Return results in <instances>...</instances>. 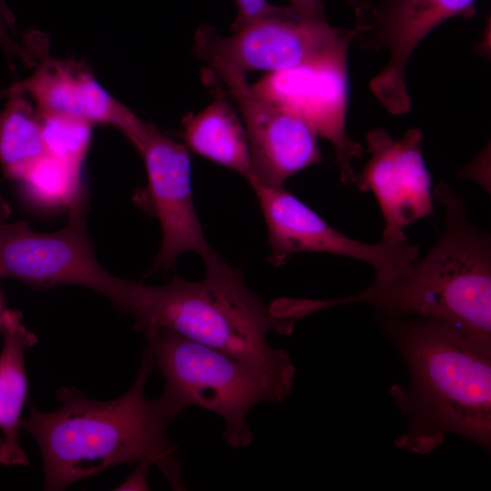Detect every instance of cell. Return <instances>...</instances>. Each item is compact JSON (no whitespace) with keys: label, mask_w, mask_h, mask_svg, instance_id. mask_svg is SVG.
I'll return each instance as SVG.
<instances>
[{"label":"cell","mask_w":491,"mask_h":491,"mask_svg":"<svg viewBox=\"0 0 491 491\" xmlns=\"http://www.w3.org/2000/svg\"><path fill=\"white\" fill-rule=\"evenodd\" d=\"M155 368L148 346L130 389L110 401L89 399L76 388L56 391L62 406L53 412L30 413L20 426L37 442L44 462L45 489L62 490L71 484L123 463L156 466L175 490H184L181 464L166 429L185 408L165 386L148 400L146 382Z\"/></svg>","instance_id":"obj_1"},{"label":"cell","mask_w":491,"mask_h":491,"mask_svg":"<svg viewBox=\"0 0 491 491\" xmlns=\"http://www.w3.org/2000/svg\"><path fill=\"white\" fill-rule=\"evenodd\" d=\"M383 329L409 374L390 389L408 422L395 444L424 455L455 434L490 450L491 346L435 319L384 318Z\"/></svg>","instance_id":"obj_2"},{"label":"cell","mask_w":491,"mask_h":491,"mask_svg":"<svg viewBox=\"0 0 491 491\" xmlns=\"http://www.w3.org/2000/svg\"><path fill=\"white\" fill-rule=\"evenodd\" d=\"M128 314L136 329L165 328L219 350L293 388L296 367L283 349L270 346V331L289 335L296 320L279 304L267 307L244 276L223 259L201 281L179 276L164 286L135 282Z\"/></svg>","instance_id":"obj_3"},{"label":"cell","mask_w":491,"mask_h":491,"mask_svg":"<svg viewBox=\"0 0 491 491\" xmlns=\"http://www.w3.org/2000/svg\"><path fill=\"white\" fill-rule=\"evenodd\" d=\"M432 195L446 208L444 230L409 272L354 296L314 300L315 310L366 303L384 318L443 321L491 346L490 235L468 220L463 198L448 185L440 183Z\"/></svg>","instance_id":"obj_4"},{"label":"cell","mask_w":491,"mask_h":491,"mask_svg":"<svg viewBox=\"0 0 491 491\" xmlns=\"http://www.w3.org/2000/svg\"><path fill=\"white\" fill-rule=\"evenodd\" d=\"M143 333L165 386L185 408L195 406L220 416L223 437L234 448L253 440L247 422L251 408L263 402L279 404L291 393L259 369L174 331L155 328Z\"/></svg>","instance_id":"obj_5"},{"label":"cell","mask_w":491,"mask_h":491,"mask_svg":"<svg viewBox=\"0 0 491 491\" xmlns=\"http://www.w3.org/2000/svg\"><path fill=\"white\" fill-rule=\"evenodd\" d=\"M354 31L330 25L326 20L306 16L289 6L274 5L262 17L221 35L201 25L195 35L196 55L213 76L292 70L348 51Z\"/></svg>","instance_id":"obj_6"},{"label":"cell","mask_w":491,"mask_h":491,"mask_svg":"<svg viewBox=\"0 0 491 491\" xmlns=\"http://www.w3.org/2000/svg\"><path fill=\"white\" fill-rule=\"evenodd\" d=\"M86 205L85 198L69 208L67 225L53 233H37L22 221L5 223L0 228V277L41 288L86 286L127 313L135 281L115 276L98 264L86 230Z\"/></svg>","instance_id":"obj_7"},{"label":"cell","mask_w":491,"mask_h":491,"mask_svg":"<svg viewBox=\"0 0 491 491\" xmlns=\"http://www.w3.org/2000/svg\"><path fill=\"white\" fill-rule=\"evenodd\" d=\"M264 215L270 247L269 262L283 265L291 255L320 252L366 262L376 271L374 284H387L410 271L419 249L406 236L366 244L345 235L285 186L249 183Z\"/></svg>","instance_id":"obj_8"},{"label":"cell","mask_w":491,"mask_h":491,"mask_svg":"<svg viewBox=\"0 0 491 491\" xmlns=\"http://www.w3.org/2000/svg\"><path fill=\"white\" fill-rule=\"evenodd\" d=\"M476 0H366L354 8V38L369 51H388L383 69L370 81V89L393 115L406 114L411 98L406 84L409 59L423 39L455 16L476 12Z\"/></svg>","instance_id":"obj_9"},{"label":"cell","mask_w":491,"mask_h":491,"mask_svg":"<svg viewBox=\"0 0 491 491\" xmlns=\"http://www.w3.org/2000/svg\"><path fill=\"white\" fill-rule=\"evenodd\" d=\"M133 145L144 160L151 204L162 226V245L153 269L172 267L185 252L200 256L206 266L219 260L194 205L188 148L150 123Z\"/></svg>","instance_id":"obj_10"},{"label":"cell","mask_w":491,"mask_h":491,"mask_svg":"<svg viewBox=\"0 0 491 491\" xmlns=\"http://www.w3.org/2000/svg\"><path fill=\"white\" fill-rule=\"evenodd\" d=\"M347 51L324 61L271 73L255 85L257 95L296 113L334 146L340 179L356 182L353 160L361 157L362 145L346 131L348 101Z\"/></svg>","instance_id":"obj_11"},{"label":"cell","mask_w":491,"mask_h":491,"mask_svg":"<svg viewBox=\"0 0 491 491\" xmlns=\"http://www.w3.org/2000/svg\"><path fill=\"white\" fill-rule=\"evenodd\" d=\"M423 134L411 128L400 140L376 127L366 134L370 158L356 183L372 192L381 209L382 239L406 235L404 229L434 212L431 175L422 152Z\"/></svg>","instance_id":"obj_12"},{"label":"cell","mask_w":491,"mask_h":491,"mask_svg":"<svg viewBox=\"0 0 491 491\" xmlns=\"http://www.w3.org/2000/svg\"><path fill=\"white\" fill-rule=\"evenodd\" d=\"M235 99L246 132L253 176L282 187L297 172L322 160L317 135L299 115L257 95L244 75L218 78Z\"/></svg>","instance_id":"obj_13"},{"label":"cell","mask_w":491,"mask_h":491,"mask_svg":"<svg viewBox=\"0 0 491 491\" xmlns=\"http://www.w3.org/2000/svg\"><path fill=\"white\" fill-rule=\"evenodd\" d=\"M29 94L37 111L119 128L133 139L145 122L110 95L89 70L74 62L46 59L7 94Z\"/></svg>","instance_id":"obj_14"},{"label":"cell","mask_w":491,"mask_h":491,"mask_svg":"<svg viewBox=\"0 0 491 491\" xmlns=\"http://www.w3.org/2000/svg\"><path fill=\"white\" fill-rule=\"evenodd\" d=\"M4 338L0 354V463L27 465L18 440L19 416L26 396L25 352L37 339L21 321L17 311L6 310L0 318Z\"/></svg>","instance_id":"obj_15"},{"label":"cell","mask_w":491,"mask_h":491,"mask_svg":"<svg viewBox=\"0 0 491 491\" xmlns=\"http://www.w3.org/2000/svg\"><path fill=\"white\" fill-rule=\"evenodd\" d=\"M187 148L246 178L253 176L246 132L235 109L218 95L189 118L183 131Z\"/></svg>","instance_id":"obj_16"},{"label":"cell","mask_w":491,"mask_h":491,"mask_svg":"<svg viewBox=\"0 0 491 491\" xmlns=\"http://www.w3.org/2000/svg\"><path fill=\"white\" fill-rule=\"evenodd\" d=\"M0 112V164L7 178L21 181L45 154L38 112L23 94H8Z\"/></svg>","instance_id":"obj_17"},{"label":"cell","mask_w":491,"mask_h":491,"mask_svg":"<svg viewBox=\"0 0 491 491\" xmlns=\"http://www.w3.org/2000/svg\"><path fill=\"white\" fill-rule=\"evenodd\" d=\"M80 168L45 153L30 167L21 182L29 196L39 205L71 208L86 198Z\"/></svg>","instance_id":"obj_18"},{"label":"cell","mask_w":491,"mask_h":491,"mask_svg":"<svg viewBox=\"0 0 491 491\" xmlns=\"http://www.w3.org/2000/svg\"><path fill=\"white\" fill-rule=\"evenodd\" d=\"M38 114L45 153L81 167L90 144L92 125L72 116Z\"/></svg>","instance_id":"obj_19"},{"label":"cell","mask_w":491,"mask_h":491,"mask_svg":"<svg viewBox=\"0 0 491 491\" xmlns=\"http://www.w3.org/2000/svg\"><path fill=\"white\" fill-rule=\"evenodd\" d=\"M237 16L231 28L236 31L269 13L274 7L267 0H235Z\"/></svg>","instance_id":"obj_20"},{"label":"cell","mask_w":491,"mask_h":491,"mask_svg":"<svg viewBox=\"0 0 491 491\" xmlns=\"http://www.w3.org/2000/svg\"><path fill=\"white\" fill-rule=\"evenodd\" d=\"M12 16L3 0H0V45L7 54L18 55L27 60L28 55L24 47L16 44L9 35Z\"/></svg>","instance_id":"obj_21"},{"label":"cell","mask_w":491,"mask_h":491,"mask_svg":"<svg viewBox=\"0 0 491 491\" xmlns=\"http://www.w3.org/2000/svg\"><path fill=\"white\" fill-rule=\"evenodd\" d=\"M290 6L300 14L326 20L325 6L321 0H288Z\"/></svg>","instance_id":"obj_22"},{"label":"cell","mask_w":491,"mask_h":491,"mask_svg":"<svg viewBox=\"0 0 491 491\" xmlns=\"http://www.w3.org/2000/svg\"><path fill=\"white\" fill-rule=\"evenodd\" d=\"M138 466L130 477L120 486L119 489L125 490H146V475L151 465L137 463Z\"/></svg>","instance_id":"obj_23"},{"label":"cell","mask_w":491,"mask_h":491,"mask_svg":"<svg viewBox=\"0 0 491 491\" xmlns=\"http://www.w3.org/2000/svg\"><path fill=\"white\" fill-rule=\"evenodd\" d=\"M10 215V206L7 201L3 196L0 192V228L2 225L6 223V220Z\"/></svg>","instance_id":"obj_24"},{"label":"cell","mask_w":491,"mask_h":491,"mask_svg":"<svg viewBox=\"0 0 491 491\" xmlns=\"http://www.w3.org/2000/svg\"><path fill=\"white\" fill-rule=\"evenodd\" d=\"M350 3L353 5L354 8L359 6L362 5L366 0H349Z\"/></svg>","instance_id":"obj_25"}]
</instances>
